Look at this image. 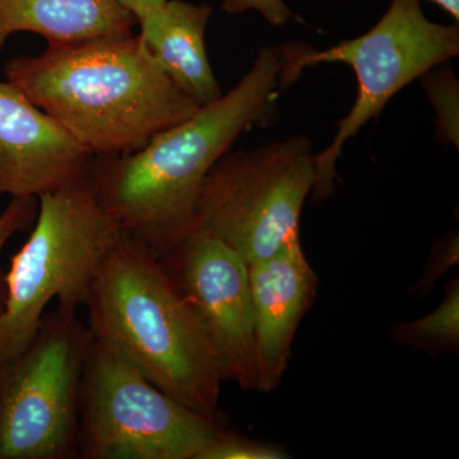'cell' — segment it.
Listing matches in <instances>:
<instances>
[{
    "label": "cell",
    "instance_id": "1",
    "mask_svg": "<svg viewBox=\"0 0 459 459\" xmlns=\"http://www.w3.org/2000/svg\"><path fill=\"white\" fill-rule=\"evenodd\" d=\"M281 69L282 48L267 45L230 92L141 150L95 160L92 178L100 204L124 234L160 258L188 237L205 177L270 110L281 87Z\"/></svg>",
    "mask_w": 459,
    "mask_h": 459
},
{
    "label": "cell",
    "instance_id": "2",
    "mask_svg": "<svg viewBox=\"0 0 459 459\" xmlns=\"http://www.w3.org/2000/svg\"><path fill=\"white\" fill-rule=\"evenodd\" d=\"M4 72L95 159L141 150L201 108L133 33L49 44L9 60Z\"/></svg>",
    "mask_w": 459,
    "mask_h": 459
},
{
    "label": "cell",
    "instance_id": "3",
    "mask_svg": "<svg viewBox=\"0 0 459 459\" xmlns=\"http://www.w3.org/2000/svg\"><path fill=\"white\" fill-rule=\"evenodd\" d=\"M91 336L157 388L214 415L223 377L198 316L150 247L124 234L86 304Z\"/></svg>",
    "mask_w": 459,
    "mask_h": 459
},
{
    "label": "cell",
    "instance_id": "4",
    "mask_svg": "<svg viewBox=\"0 0 459 459\" xmlns=\"http://www.w3.org/2000/svg\"><path fill=\"white\" fill-rule=\"evenodd\" d=\"M123 235L100 204L92 171L39 197L31 234L4 277L0 362L29 346L54 299L66 309L84 307L102 263Z\"/></svg>",
    "mask_w": 459,
    "mask_h": 459
},
{
    "label": "cell",
    "instance_id": "5",
    "mask_svg": "<svg viewBox=\"0 0 459 459\" xmlns=\"http://www.w3.org/2000/svg\"><path fill=\"white\" fill-rule=\"evenodd\" d=\"M282 48V89L295 82L307 68L342 63L358 78V95L350 113L337 124L333 141L316 155L313 195L329 197L334 189L336 164L347 141L377 117L389 100L429 71L459 54V25H443L425 16L420 0H391L373 29L327 50L287 42Z\"/></svg>",
    "mask_w": 459,
    "mask_h": 459
},
{
    "label": "cell",
    "instance_id": "6",
    "mask_svg": "<svg viewBox=\"0 0 459 459\" xmlns=\"http://www.w3.org/2000/svg\"><path fill=\"white\" fill-rule=\"evenodd\" d=\"M225 433L91 340L80 386L82 459H204Z\"/></svg>",
    "mask_w": 459,
    "mask_h": 459
},
{
    "label": "cell",
    "instance_id": "7",
    "mask_svg": "<svg viewBox=\"0 0 459 459\" xmlns=\"http://www.w3.org/2000/svg\"><path fill=\"white\" fill-rule=\"evenodd\" d=\"M316 155L312 141L300 134L226 153L205 177L193 230L219 238L247 264L279 252L300 238Z\"/></svg>",
    "mask_w": 459,
    "mask_h": 459
},
{
    "label": "cell",
    "instance_id": "8",
    "mask_svg": "<svg viewBox=\"0 0 459 459\" xmlns=\"http://www.w3.org/2000/svg\"><path fill=\"white\" fill-rule=\"evenodd\" d=\"M92 340L77 310L45 314L29 346L0 362V459L80 455V386Z\"/></svg>",
    "mask_w": 459,
    "mask_h": 459
},
{
    "label": "cell",
    "instance_id": "9",
    "mask_svg": "<svg viewBox=\"0 0 459 459\" xmlns=\"http://www.w3.org/2000/svg\"><path fill=\"white\" fill-rule=\"evenodd\" d=\"M160 259L198 316L223 377L246 391H256L249 264L228 244L204 230H193Z\"/></svg>",
    "mask_w": 459,
    "mask_h": 459
},
{
    "label": "cell",
    "instance_id": "10",
    "mask_svg": "<svg viewBox=\"0 0 459 459\" xmlns=\"http://www.w3.org/2000/svg\"><path fill=\"white\" fill-rule=\"evenodd\" d=\"M95 160L22 91L0 82V197L39 198L89 175Z\"/></svg>",
    "mask_w": 459,
    "mask_h": 459
},
{
    "label": "cell",
    "instance_id": "11",
    "mask_svg": "<svg viewBox=\"0 0 459 459\" xmlns=\"http://www.w3.org/2000/svg\"><path fill=\"white\" fill-rule=\"evenodd\" d=\"M255 314L256 391L270 394L285 376L296 331L316 294V272L301 240L249 264Z\"/></svg>",
    "mask_w": 459,
    "mask_h": 459
},
{
    "label": "cell",
    "instance_id": "12",
    "mask_svg": "<svg viewBox=\"0 0 459 459\" xmlns=\"http://www.w3.org/2000/svg\"><path fill=\"white\" fill-rule=\"evenodd\" d=\"M212 8L168 0L140 21L141 39L166 74L199 107L223 95L205 51V29Z\"/></svg>",
    "mask_w": 459,
    "mask_h": 459
},
{
    "label": "cell",
    "instance_id": "13",
    "mask_svg": "<svg viewBox=\"0 0 459 459\" xmlns=\"http://www.w3.org/2000/svg\"><path fill=\"white\" fill-rule=\"evenodd\" d=\"M135 23L117 0H0V50L17 32L65 44L132 35Z\"/></svg>",
    "mask_w": 459,
    "mask_h": 459
},
{
    "label": "cell",
    "instance_id": "14",
    "mask_svg": "<svg viewBox=\"0 0 459 459\" xmlns=\"http://www.w3.org/2000/svg\"><path fill=\"white\" fill-rule=\"evenodd\" d=\"M394 340L427 352H457L459 346V285L452 282L442 304L422 318L394 327Z\"/></svg>",
    "mask_w": 459,
    "mask_h": 459
},
{
    "label": "cell",
    "instance_id": "15",
    "mask_svg": "<svg viewBox=\"0 0 459 459\" xmlns=\"http://www.w3.org/2000/svg\"><path fill=\"white\" fill-rule=\"evenodd\" d=\"M444 65L431 69L420 80L425 84L429 98L437 110L440 134L458 147V81L451 68Z\"/></svg>",
    "mask_w": 459,
    "mask_h": 459
},
{
    "label": "cell",
    "instance_id": "16",
    "mask_svg": "<svg viewBox=\"0 0 459 459\" xmlns=\"http://www.w3.org/2000/svg\"><path fill=\"white\" fill-rule=\"evenodd\" d=\"M287 453L280 446L249 439L226 431L208 449L204 459H283Z\"/></svg>",
    "mask_w": 459,
    "mask_h": 459
},
{
    "label": "cell",
    "instance_id": "17",
    "mask_svg": "<svg viewBox=\"0 0 459 459\" xmlns=\"http://www.w3.org/2000/svg\"><path fill=\"white\" fill-rule=\"evenodd\" d=\"M39 212V198H11L0 213V253L14 234L31 230Z\"/></svg>",
    "mask_w": 459,
    "mask_h": 459
},
{
    "label": "cell",
    "instance_id": "18",
    "mask_svg": "<svg viewBox=\"0 0 459 459\" xmlns=\"http://www.w3.org/2000/svg\"><path fill=\"white\" fill-rule=\"evenodd\" d=\"M458 235H452L439 244V247L434 250L433 258L428 263L427 270L419 281L416 287V292L425 295L430 291L431 287L435 285L437 280L446 274V272L455 267L458 263L459 247Z\"/></svg>",
    "mask_w": 459,
    "mask_h": 459
},
{
    "label": "cell",
    "instance_id": "19",
    "mask_svg": "<svg viewBox=\"0 0 459 459\" xmlns=\"http://www.w3.org/2000/svg\"><path fill=\"white\" fill-rule=\"evenodd\" d=\"M166 2L168 0H117V4L122 5L137 20V23L146 18L148 14L161 8Z\"/></svg>",
    "mask_w": 459,
    "mask_h": 459
},
{
    "label": "cell",
    "instance_id": "20",
    "mask_svg": "<svg viewBox=\"0 0 459 459\" xmlns=\"http://www.w3.org/2000/svg\"><path fill=\"white\" fill-rule=\"evenodd\" d=\"M430 2L439 5L446 13L455 18V22H459V0H430Z\"/></svg>",
    "mask_w": 459,
    "mask_h": 459
}]
</instances>
